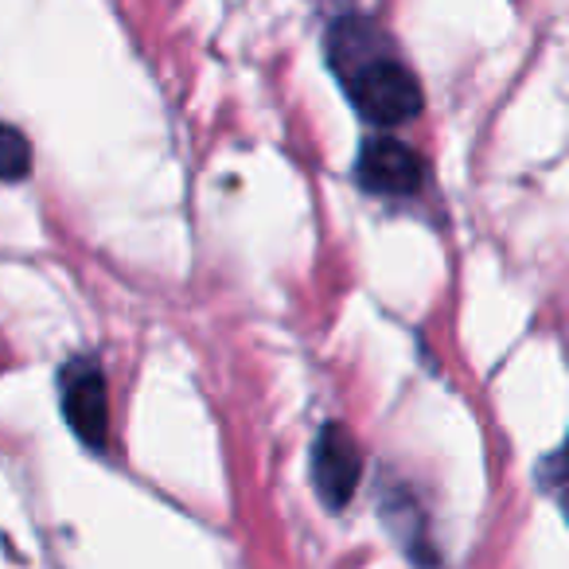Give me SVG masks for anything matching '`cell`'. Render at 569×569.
<instances>
[{
	"label": "cell",
	"instance_id": "cell-1",
	"mask_svg": "<svg viewBox=\"0 0 569 569\" xmlns=\"http://www.w3.org/2000/svg\"><path fill=\"white\" fill-rule=\"evenodd\" d=\"M328 67L371 126H406L421 113V87L390 40L363 17L328 28Z\"/></svg>",
	"mask_w": 569,
	"mask_h": 569
},
{
	"label": "cell",
	"instance_id": "cell-4",
	"mask_svg": "<svg viewBox=\"0 0 569 569\" xmlns=\"http://www.w3.org/2000/svg\"><path fill=\"white\" fill-rule=\"evenodd\" d=\"M356 180L363 191L371 196H387V199H402L413 196L426 180V164L421 157L402 141H390V137H371L359 152L356 164Z\"/></svg>",
	"mask_w": 569,
	"mask_h": 569
},
{
	"label": "cell",
	"instance_id": "cell-2",
	"mask_svg": "<svg viewBox=\"0 0 569 569\" xmlns=\"http://www.w3.org/2000/svg\"><path fill=\"white\" fill-rule=\"evenodd\" d=\"M59 402L71 433L87 449L102 452L110 441V395H106V375L94 359H71L59 371Z\"/></svg>",
	"mask_w": 569,
	"mask_h": 569
},
{
	"label": "cell",
	"instance_id": "cell-3",
	"mask_svg": "<svg viewBox=\"0 0 569 569\" xmlns=\"http://www.w3.org/2000/svg\"><path fill=\"white\" fill-rule=\"evenodd\" d=\"M363 476V452L343 426H325L312 445V483L328 511H343Z\"/></svg>",
	"mask_w": 569,
	"mask_h": 569
},
{
	"label": "cell",
	"instance_id": "cell-5",
	"mask_svg": "<svg viewBox=\"0 0 569 569\" xmlns=\"http://www.w3.org/2000/svg\"><path fill=\"white\" fill-rule=\"evenodd\" d=\"M382 522L395 530V538L402 542V550L413 558V566H421V569L433 566V546H429L421 507L413 503L406 491H390V496L382 499Z\"/></svg>",
	"mask_w": 569,
	"mask_h": 569
},
{
	"label": "cell",
	"instance_id": "cell-6",
	"mask_svg": "<svg viewBox=\"0 0 569 569\" xmlns=\"http://www.w3.org/2000/svg\"><path fill=\"white\" fill-rule=\"evenodd\" d=\"M32 176V144L17 126L0 121V183H20Z\"/></svg>",
	"mask_w": 569,
	"mask_h": 569
},
{
	"label": "cell",
	"instance_id": "cell-7",
	"mask_svg": "<svg viewBox=\"0 0 569 569\" xmlns=\"http://www.w3.org/2000/svg\"><path fill=\"white\" fill-rule=\"evenodd\" d=\"M542 488L550 491L553 499H558V507L566 511V519H569V437H566V445H561L553 457H546V465H542Z\"/></svg>",
	"mask_w": 569,
	"mask_h": 569
}]
</instances>
